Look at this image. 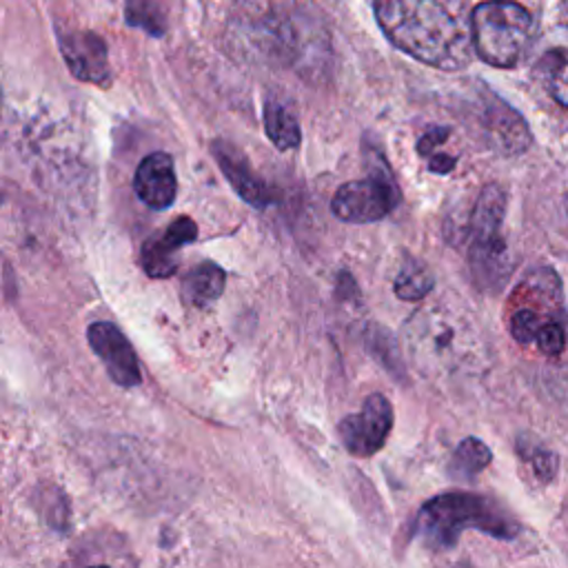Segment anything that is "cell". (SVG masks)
Masks as SVG:
<instances>
[{
    "instance_id": "6da1fadb",
    "label": "cell",
    "mask_w": 568,
    "mask_h": 568,
    "mask_svg": "<svg viewBox=\"0 0 568 568\" xmlns=\"http://www.w3.org/2000/svg\"><path fill=\"white\" fill-rule=\"evenodd\" d=\"M386 38L424 64L457 71L475 53L468 0H375Z\"/></svg>"
},
{
    "instance_id": "7a4b0ae2",
    "label": "cell",
    "mask_w": 568,
    "mask_h": 568,
    "mask_svg": "<svg viewBox=\"0 0 568 568\" xmlns=\"http://www.w3.org/2000/svg\"><path fill=\"white\" fill-rule=\"evenodd\" d=\"M479 530L497 539H513L519 524L488 497L473 493H444L428 499L415 519L417 537L433 550L455 546L464 530Z\"/></svg>"
},
{
    "instance_id": "3957f363",
    "label": "cell",
    "mask_w": 568,
    "mask_h": 568,
    "mask_svg": "<svg viewBox=\"0 0 568 568\" xmlns=\"http://www.w3.org/2000/svg\"><path fill=\"white\" fill-rule=\"evenodd\" d=\"M473 47L493 67H515L537 40V22L513 0H488L470 11Z\"/></svg>"
},
{
    "instance_id": "277c9868",
    "label": "cell",
    "mask_w": 568,
    "mask_h": 568,
    "mask_svg": "<svg viewBox=\"0 0 568 568\" xmlns=\"http://www.w3.org/2000/svg\"><path fill=\"white\" fill-rule=\"evenodd\" d=\"M506 213V195L497 184H488L481 189L473 213H470V262L477 275L490 280L501 277L504 273V240H501V222Z\"/></svg>"
},
{
    "instance_id": "5b68a950",
    "label": "cell",
    "mask_w": 568,
    "mask_h": 568,
    "mask_svg": "<svg viewBox=\"0 0 568 568\" xmlns=\"http://www.w3.org/2000/svg\"><path fill=\"white\" fill-rule=\"evenodd\" d=\"M397 186L388 173H371L364 180L342 184L333 195V213L344 222H377L397 204Z\"/></svg>"
},
{
    "instance_id": "8992f818",
    "label": "cell",
    "mask_w": 568,
    "mask_h": 568,
    "mask_svg": "<svg viewBox=\"0 0 568 568\" xmlns=\"http://www.w3.org/2000/svg\"><path fill=\"white\" fill-rule=\"evenodd\" d=\"M390 428L393 406L382 393H373L364 399L357 413H351L339 422L337 433L351 455L371 457L386 444Z\"/></svg>"
},
{
    "instance_id": "52a82bcc",
    "label": "cell",
    "mask_w": 568,
    "mask_h": 568,
    "mask_svg": "<svg viewBox=\"0 0 568 568\" xmlns=\"http://www.w3.org/2000/svg\"><path fill=\"white\" fill-rule=\"evenodd\" d=\"M87 339L115 384L131 388L142 382L138 357L118 326L111 322H93L87 331Z\"/></svg>"
},
{
    "instance_id": "ba28073f",
    "label": "cell",
    "mask_w": 568,
    "mask_h": 568,
    "mask_svg": "<svg viewBox=\"0 0 568 568\" xmlns=\"http://www.w3.org/2000/svg\"><path fill=\"white\" fill-rule=\"evenodd\" d=\"M58 44L71 73L84 82L106 84L109 82V55L106 44L91 31H58Z\"/></svg>"
},
{
    "instance_id": "9c48e42d",
    "label": "cell",
    "mask_w": 568,
    "mask_h": 568,
    "mask_svg": "<svg viewBox=\"0 0 568 568\" xmlns=\"http://www.w3.org/2000/svg\"><path fill=\"white\" fill-rule=\"evenodd\" d=\"M133 189L138 197L151 209L171 206L178 193V180L171 155L162 151L146 155L135 171Z\"/></svg>"
},
{
    "instance_id": "30bf717a",
    "label": "cell",
    "mask_w": 568,
    "mask_h": 568,
    "mask_svg": "<svg viewBox=\"0 0 568 568\" xmlns=\"http://www.w3.org/2000/svg\"><path fill=\"white\" fill-rule=\"evenodd\" d=\"M213 153L217 158L220 169L224 171L226 180L231 182V186L253 206H266L271 202V191L268 186L251 171L246 158L231 144L226 142H215L213 144Z\"/></svg>"
},
{
    "instance_id": "8fae6325",
    "label": "cell",
    "mask_w": 568,
    "mask_h": 568,
    "mask_svg": "<svg viewBox=\"0 0 568 568\" xmlns=\"http://www.w3.org/2000/svg\"><path fill=\"white\" fill-rule=\"evenodd\" d=\"M486 126L493 144H497L499 151L517 153V151H524L530 142L526 122L508 104H497L495 113L493 111L488 113Z\"/></svg>"
},
{
    "instance_id": "7c38bea8",
    "label": "cell",
    "mask_w": 568,
    "mask_h": 568,
    "mask_svg": "<svg viewBox=\"0 0 568 568\" xmlns=\"http://www.w3.org/2000/svg\"><path fill=\"white\" fill-rule=\"evenodd\" d=\"M224 271L213 262L197 264L184 280V297L193 306H209L213 304L224 291Z\"/></svg>"
},
{
    "instance_id": "4fadbf2b",
    "label": "cell",
    "mask_w": 568,
    "mask_h": 568,
    "mask_svg": "<svg viewBox=\"0 0 568 568\" xmlns=\"http://www.w3.org/2000/svg\"><path fill=\"white\" fill-rule=\"evenodd\" d=\"M435 286V277L428 266L417 257H406L395 277V295L406 302H417Z\"/></svg>"
},
{
    "instance_id": "5bb4252c",
    "label": "cell",
    "mask_w": 568,
    "mask_h": 568,
    "mask_svg": "<svg viewBox=\"0 0 568 568\" xmlns=\"http://www.w3.org/2000/svg\"><path fill=\"white\" fill-rule=\"evenodd\" d=\"M539 75L548 93L561 104L568 106V44L550 49L539 62Z\"/></svg>"
},
{
    "instance_id": "9a60e30c",
    "label": "cell",
    "mask_w": 568,
    "mask_h": 568,
    "mask_svg": "<svg viewBox=\"0 0 568 568\" xmlns=\"http://www.w3.org/2000/svg\"><path fill=\"white\" fill-rule=\"evenodd\" d=\"M264 126H266V135L271 138V142L282 151L300 144L297 120L293 118V113L286 111V106H282L277 102H268L264 109Z\"/></svg>"
},
{
    "instance_id": "2e32d148",
    "label": "cell",
    "mask_w": 568,
    "mask_h": 568,
    "mask_svg": "<svg viewBox=\"0 0 568 568\" xmlns=\"http://www.w3.org/2000/svg\"><path fill=\"white\" fill-rule=\"evenodd\" d=\"M490 459H493V453L481 439L466 437L457 444V448L453 453L450 468H453L455 477L468 479V477H475L477 473H481L490 464Z\"/></svg>"
},
{
    "instance_id": "e0dca14e",
    "label": "cell",
    "mask_w": 568,
    "mask_h": 568,
    "mask_svg": "<svg viewBox=\"0 0 568 568\" xmlns=\"http://www.w3.org/2000/svg\"><path fill=\"white\" fill-rule=\"evenodd\" d=\"M175 246L169 244L164 240V235H155L151 240L144 242L142 246V268L151 275V277H169L175 273L178 268V260H175Z\"/></svg>"
},
{
    "instance_id": "ac0fdd59",
    "label": "cell",
    "mask_w": 568,
    "mask_h": 568,
    "mask_svg": "<svg viewBox=\"0 0 568 568\" xmlns=\"http://www.w3.org/2000/svg\"><path fill=\"white\" fill-rule=\"evenodd\" d=\"M517 455L521 462H526L528 473L539 481L546 484L555 477L557 473V455L548 448H544L537 442H530L526 437H519L517 442Z\"/></svg>"
},
{
    "instance_id": "d6986e66",
    "label": "cell",
    "mask_w": 568,
    "mask_h": 568,
    "mask_svg": "<svg viewBox=\"0 0 568 568\" xmlns=\"http://www.w3.org/2000/svg\"><path fill=\"white\" fill-rule=\"evenodd\" d=\"M124 18L131 27H138L151 36H162L166 24L155 0H126Z\"/></svg>"
},
{
    "instance_id": "ffe728a7",
    "label": "cell",
    "mask_w": 568,
    "mask_h": 568,
    "mask_svg": "<svg viewBox=\"0 0 568 568\" xmlns=\"http://www.w3.org/2000/svg\"><path fill=\"white\" fill-rule=\"evenodd\" d=\"M537 346L541 348L544 355H559L564 351V344H566V328L559 320H544L539 331H537V337H535Z\"/></svg>"
},
{
    "instance_id": "44dd1931",
    "label": "cell",
    "mask_w": 568,
    "mask_h": 568,
    "mask_svg": "<svg viewBox=\"0 0 568 568\" xmlns=\"http://www.w3.org/2000/svg\"><path fill=\"white\" fill-rule=\"evenodd\" d=\"M541 322H544V320H541L532 308H519V311H515L513 317H510V335H513L519 344L535 342Z\"/></svg>"
},
{
    "instance_id": "7402d4cb",
    "label": "cell",
    "mask_w": 568,
    "mask_h": 568,
    "mask_svg": "<svg viewBox=\"0 0 568 568\" xmlns=\"http://www.w3.org/2000/svg\"><path fill=\"white\" fill-rule=\"evenodd\" d=\"M162 235H164L175 248H182V246L191 244V242L197 237V226H195V222H193L191 217H178V220H173V222L164 229Z\"/></svg>"
},
{
    "instance_id": "603a6c76",
    "label": "cell",
    "mask_w": 568,
    "mask_h": 568,
    "mask_svg": "<svg viewBox=\"0 0 568 568\" xmlns=\"http://www.w3.org/2000/svg\"><path fill=\"white\" fill-rule=\"evenodd\" d=\"M448 135V131L446 129H430L426 135H422V140H419V153H424V155H428L430 153V149H435V144H439L444 138Z\"/></svg>"
},
{
    "instance_id": "cb8c5ba5",
    "label": "cell",
    "mask_w": 568,
    "mask_h": 568,
    "mask_svg": "<svg viewBox=\"0 0 568 568\" xmlns=\"http://www.w3.org/2000/svg\"><path fill=\"white\" fill-rule=\"evenodd\" d=\"M453 164H455V160L444 153L430 158V171H437V173H448L453 169Z\"/></svg>"
},
{
    "instance_id": "d4e9b609",
    "label": "cell",
    "mask_w": 568,
    "mask_h": 568,
    "mask_svg": "<svg viewBox=\"0 0 568 568\" xmlns=\"http://www.w3.org/2000/svg\"><path fill=\"white\" fill-rule=\"evenodd\" d=\"M91 568H109V566H91Z\"/></svg>"
}]
</instances>
